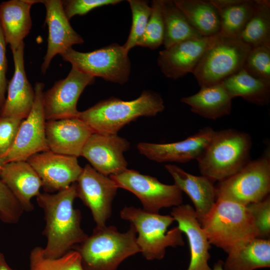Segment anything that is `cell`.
<instances>
[{
	"label": "cell",
	"mask_w": 270,
	"mask_h": 270,
	"mask_svg": "<svg viewBox=\"0 0 270 270\" xmlns=\"http://www.w3.org/2000/svg\"><path fill=\"white\" fill-rule=\"evenodd\" d=\"M76 198V182L58 192H40L36 196L38 205L44 213L45 226L42 234L46 239L43 248L45 257L60 258L88 236L81 227L80 212L74 207Z\"/></svg>",
	"instance_id": "1"
},
{
	"label": "cell",
	"mask_w": 270,
	"mask_h": 270,
	"mask_svg": "<svg viewBox=\"0 0 270 270\" xmlns=\"http://www.w3.org/2000/svg\"><path fill=\"white\" fill-rule=\"evenodd\" d=\"M164 108V102L160 94L144 90L132 100L110 98L100 101L80 112L78 118L94 132L117 134L122 128L138 118L155 116Z\"/></svg>",
	"instance_id": "2"
},
{
	"label": "cell",
	"mask_w": 270,
	"mask_h": 270,
	"mask_svg": "<svg viewBox=\"0 0 270 270\" xmlns=\"http://www.w3.org/2000/svg\"><path fill=\"white\" fill-rule=\"evenodd\" d=\"M200 224L210 244L227 254L258 236L254 218L247 206L224 199L216 198Z\"/></svg>",
	"instance_id": "3"
},
{
	"label": "cell",
	"mask_w": 270,
	"mask_h": 270,
	"mask_svg": "<svg viewBox=\"0 0 270 270\" xmlns=\"http://www.w3.org/2000/svg\"><path fill=\"white\" fill-rule=\"evenodd\" d=\"M136 236L132 224L125 232L114 226H96L72 250L79 253L83 270H116L126 258L140 252Z\"/></svg>",
	"instance_id": "4"
},
{
	"label": "cell",
	"mask_w": 270,
	"mask_h": 270,
	"mask_svg": "<svg viewBox=\"0 0 270 270\" xmlns=\"http://www.w3.org/2000/svg\"><path fill=\"white\" fill-rule=\"evenodd\" d=\"M252 141L244 132L228 128L214 133L197 160L200 172L213 182L234 174L250 160Z\"/></svg>",
	"instance_id": "5"
},
{
	"label": "cell",
	"mask_w": 270,
	"mask_h": 270,
	"mask_svg": "<svg viewBox=\"0 0 270 270\" xmlns=\"http://www.w3.org/2000/svg\"><path fill=\"white\" fill-rule=\"evenodd\" d=\"M120 216L134 226L140 252L148 260H161L165 256L166 248H176L184 244L182 232L178 226L167 230L174 221L171 215L126 206L120 210Z\"/></svg>",
	"instance_id": "6"
},
{
	"label": "cell",
	"mask_w": 270,
	"mask_h": 270,
	"mask_svg": "<svg viewBox=\"0 0 270 270\" xmlns=\"http://www.w3.org/2000/svg\"><path fill=\"white\" fill-rule=\"evenodd\" d=\"M250 48L238 38L214 36L192 72L199 86L222 82L242 69Z\"/></svg>",
	"instance_id": "7"
},
{
	"label": "cell",
	"mask_w": 270,
	"mask_h": 270,
	"mask_svg": "<svg viewBox=\"0 0 270 270\" xmlns=\"http://www.w3.org/2000/svg\"><path fill=\"white\" fill-rule=\"evenodd\" d=\"M215 187L216 198L244 206L264 200L270 191L269 147L260 158L250 160L237 172L218 182Z\"/></svg>",
	"instance_id": "8"
},
{
	"label": "cell",
	"mask_w": 270,
	"mask_h": 270,
	"mask_svg": "<svg viewBox=\"0 0 270 270\" xmlns=\"http://www.w3.org/2000/svg\"><path fill=\"white\" fill-rule=\"evenodd\" d=\"M60 55L72 67L94 78L119 84L128 80L131 64L128 52L122 46L113 44L88 52L70 48Z\"/></svg>",
	"instance_id": "9"
},
{
	"label": "cell",
	"mask_w": 270,
	"mask_h": 270,
	"mask_svg": "<svg viewBox=\"0 0 270 270\" xmlns=\"http://www.w3.org/2000/svg\"><path fill=\"white\" fill-rule=\"evenodd\" d=\"M109 176L118 188L128 190L137 196L142 210L147 212L158 213L162 208L182 204V192L174 184H164L155 177L128 168Z\"/></svg>",
	"instance_id": "10"
},
{
	"label": "cell",
	"mask_w": 270,
	"mask_h": 270,
	"mask_svg": "<svg viewBox=\"0 0 270 270\" xmlns=\"http://www.w3.org/2000/svg\"><path fill=\"white\" fill-rule=\"evenodd\" d=\"M44 86L42 82L36 83L32 108L28 116L22 121L12 146L0 156V165L14 161H26L34 154L49 150L45 132Z\"/></svg>",
	"instance_id": "11"
},
{
	"label": "cell",
	"mask_w": 270,
	"mask_h": 270,
	"mask_svg": "<svg viewBox=\"0 0 270 270\" xmlns=\"http://www.w3.org/2000/svg\"><path fill=\"white\" fill-rule=\"evenodd\" d=\"M76 182L77 198L90 210L96 226H106L118 188L114 182L86 164Z\"/></svg>",
	"instance_id": "12"
},
{
	"label": "cell",
	"mask_w": 270,
	"mask_h": 270,
	"mask_svg": "<svg viewBox=\"0 0 270 270\" xmlns=\"http://www.w3.org/2000/svg\"><path fill=\"white\" fill-rule=\"evenodd\" d=\"M94 78L72 66L66 78L56 82L44 93L46 121L78 118L79 97L86 86L94 82Z\"/></svg>",
	"instance_id": "13"
},
{
	"label": "cell",
	"mask_w": 270,
	"mask_h": 270,
	"mask_svg": "<svg viewBox=\"0 0 270 270\" xmlns=\"http://www.w3.org/2000/svg\"><path fill=\"white\" fill-rule=\"evenodd\" d=\"M77 158L48 150L34 154L26 161L40 178L44 192L52 194L76 182L83 169Z\"/></svg>",
	"instance_id": "14"
},
{
	"label": "cell",
	"mask_w": 270,
	"mask_h": 270,
	"mask_svg": "<svg viewBox=\"0 0 270 270\" xmlns=\"http://www.w3.org/2000/svg\"><path fill=\"white\" fill-rule=\"evenodd\" d=\"M130 147L129 142L118 134L94 132L86 142L81 156L98 172L108 176L127 169L124 154Z\"/></svg>",
	"instance_id": "15"
},
{
	"label": "cell",
	"mask_w": 270,
	"mask_h": 270,
	"mask_svg": "<svg viewBox=\"0 0 270 270\" xmlns=\"http://www.w3.org/2000/svg\"><path fill=\"white\" fill-rule=\"evenodd\" d=\"M214 132L206 126L182 141L166 144L142 142L137 144V148L140 154L158 162L186 163L200 157Z\"/></svg>",
	"instance_id": "16"
},
{
	"label": "cell",
	"mask_w": 270,
	"mask_h": 270,
	"mask_svg": "<svg viewBox=\"0 0 270 270\" xmlns=\"http://www.w3.org/2000/svg\"><path fill=\"white\" fill-rule=\"evenodd\" d=\"M213 36L188 40L160 51L158 64L162 72L174 80L192 73Z\"/></svg>",
	"instance_id": "17"
},
{
	"label": "cell",
	"mask_w": 270,
	"mask_h": 270,
	"mask_svg": "<svg viewBox=\"0 0 270 270\" xmlns=\"http://www.w3.org/2000/svg\"><path fill=\"white\" fill-rule=\"evenodd\" d=\"M46 9V22L48 29V48L41 70L45 73L53 58L61 54L72 46L84 42L82 38L72 28L60 0H42Z\"/></svg>",
	"instance_id": "18"
},
{
	"label": "cell",
	"mask_w": 270,
	"mask_h": 270,
	"mask_svg": "<svg viewBox=\"0 0 270 270\" xmlns=\"http://www.w3.org/2000/svg\"><path fill=\"white\" fill-rule=\"evenodd\" d=\"M45 132L49 150L76 158L81 156L86 142L94 133L78 118L46 120Z\"/></svg>",
	"instance_id": "19"
},
{
	"label": "cell",
	"mask_w": 270,
	"mask_h": 270,
	"mask_svg": "<svg viewBox=\"0 0 270 270\" xmlns=\"http://www.w3.org/2000/svg\"><path fill=\"white\" fill-rule=\"evenodd\" d=\"M170 215L188 240L190 258L187 270H212L208 265L210 243L194 208L188 204H182L173 207Z\"/></svg>",
	"instance_id": "20"
},
{
	"label": "cell",
	"mask_w": 270,
	"mask_h": 270,
	"mask_svg": "<svg viewBox=\"0 0 270 270\" xmlns=\"http://www.w3.org/2000/svg\"><path fill=\"white\" fill-rule=\"evenodd\" d=\"M24 43L12 52L14 72L8 86L7 97L0 116L14 117L24 120L32 108L35 92L24 70Z\"/></svg>",
	"instance_id": "21"
},
{
	"label": "cell",
	"mask_w": 270,
	"mask_h": 270,
	"mask_svg": "<svg viewBox=\"0 0 270 270\" xmlns=\"http://www.w3.org/2000/svg\"><path fill=\"white\" fill-rule=\"evenodd\" d=\"M0 178L14 194L24 212L34 210L31 200L40 193L42 182L27 161H14L3 164Z\"/></svg>",
	"instance_id": "22"
},
{
	"label": "cell",
	"mask_w": 270,
	"mask_h": 270,
	"mask_svg": "<svg viewBox=\"0 0 270 270\" xmlns=\"http://www.w3.org/2000/svg\"><path fill=\"white\" fill-rule=\"evenodd\" d=\"M174 184L187 194L192 202L197 218L200 224L209 212L216 200L214 182L204 176H195L173 164L165 165Z\"/></svg>",
	"instance_id": "23"
},
{
	"label": "cell",
	"mask_w": 270,
	"mask_h": 270,
	"mask_svg": "<svg viewBox=\"0 0 270 270\" xmlns=\"http://www.w3.org/2000/svg\"><path fill=\"white\" fill-rule=\"evenodd\" d=\"M40 2L42 0H10L0 4V26L12 52L24 44L32 25L30 8Z\"/></svg>",
	"instance_id": "24"
},
{
	"label": "cell",
	"mask_w": 270,
	"mask_h": 270,
	"mask_svg": "<svg viewBox=\"0 0 270 270\" xmlns=\"http://www.w3.org/2000/svg\"><path fill=\"white\" fill-rule=\"evenodd\" d=\"M232 100L220 82L200 87L198 92L182 98L180 102L190 106L193 112L205 118L216 120L230 114Z\"/></svg>",
	"instance_id": "25"
},
{
	"label": "cell",
	"mask_w": 270,
	"mask_h": 270,
	"mask_svg": "<svg viewBox=\"0 0 270 270\" xmlns=\"http://www.w3.org/2000/svg\"><path fill=\"white\" fill-rule=\"evenodd\" d=\"M224 270H255L270 267V240L255 238L228 254Z\"/></svg>",
	"instance_id": "26"
},
{
	"label": "cell",
	"mask_w": 270,
	"mask_h": 270,
	"mask_svg": "<svg viewBox=\"0 0 270 270\" xmlns=\"http://www.w3.org/2000/svg\"><path fill=\"white\" fill-rule=\"evenodd\" d=\"M176 6L186 19L202 36L218 34L220 21L218 12L210 0H174Z\"/></svg>",
	"instance_id": "27"
},
{
	"label": "cell",
	"mask_w": 270,
	"mask_h": 270,
	"mask_svg": "<svg viewBox=\"0 0 270 270\" xmlns=\"http://www.w3.org/2000/svg\"><path fill=\"white\" fill-rule=\"evenodd\" d=\"M222 82L232 98L240 96L248 102L259 106L270 103V82L256 78L243 68Z\"/></svg>",
	"instance_id": "28"
},
{
	"label": "cell",
	"mask_w": 270,
	"mask_h": 270,
	"mask_svg": "<svg viewBox=\"0 0 270 270\" xmlns=\"http://www.w3.org/2000/svg\"><path fill=\"white\" fill-rule=\"evenodd\" d=\"M162 15L165 48L184 40L202 36L190 26L173 0H162Z\"/></svg>",
	"instance_id": "29"
},
{
	"label": "cell",
	"mask_w": 270,
	"mask_h": 270,
	"mask_svg": "<svg viewBox=\"0 0 270 270\" xmlns=\"http://www.w3.org/2000/svg\"><path fill=\"white\" fill-rule=\"evenodd\" d=\"M255 2L254 10L238 37L250 48L270 46V1Z\"/></svg>",
	"instance_id": "30"
},
{
	"label": "cell",
	"mask_w": 270,
	"mask_h": 270,
	"mask_svg": "<svg viewBox=\"0 0 270 270\" xmlns=\"http://www.w3.org/2000/svg\"><path fill=\"white\" fill-rule=\"evenodd\" d=\"M255 7V0H238L230 6L217 9L220 21L218 35L238 38Z\"/></svg>",
	"instance_id": "31"
},
{
	"label": "cell",
	"mask_w": 270,
	"mask_h": 270,
	"mask_svg": "<svg viewBox=\"0 0 270 270\" xmlns=\"http://www.w3.org/2000/svg\"><path fill=\"white\" fill-rule=\"evenodd\" d=\"M28 270H83L79 253L72 250L56 258H46L43 248L36 246L30 252Z\"/></svg>",
	"instance_id": "32"
},
{
	"label": "cell",
	"mask_w": 270,
	"mask_h": 270,
	"mask_svg": "<svg viewBox=\"0 0 270 270\" xmlns=\"http://www.w3.org/2000/svg\"><path fill=\"white\" fill-rule=\"evenodd\" d=\"M132 14V24L127 40L122 46L128 52L137 46V43L142 36L148 23L151 12L148 2L142 0H128Z\"/></svg>",
	"instance_id": "33"
},
{
	"label": "cell",
	"mask_w": 270,
	"mask_h": 270,
	"mask_svg": "<svg viewBox=\"0 0 270 270\" xmlns=\"http://www.w3.org/2000/svg\"><path fill=\"white\" fill-rule=\"evenodd\" d=\"M151 14L144 34L137 46L154 50L163 44L164 24L162 15V0L152 2Z\"/></svg>",
	"instance_id": "34"
},
{
	"label": "cell",
	"mask_w": 270,
	"mask_h": 270,
	"mask_svg": "<svg viewBox=\"0 0 270 270\" xmlns=\"http://www.w3.org/2000/svg\"><path fill=\"white\" fill-rule=\"evenodd\" d=\"M242 68L256 78L270 82V46L251 48Z\"/></svg>",
	"instance_id": "35"
},
{
	"label": "cell",
	"mask_w": 270,
	"mask_h": 270,
	"mask_svg": "<svg viewBox=\"0 0 270 270\" xmlns=\"http://www.w3.org/2000/svg\"><path fill=\"white\" fill-rule=\"evenodd\" d=\"M24 212L18 201L0 178V220L5 224H17Z\"/></svg>",
	"instance_id": "36"
},
{
	"label": "cell",
	"mask_w": 270,
	"mask_h": 270,
	"mask_svg": "<svg viewBox=\"0 0 270 270\" xmlns=\"http://www.w3.org/2000/svg\"><path fill=\"white\" fill-rule=\"evenodd\" d=\"M250 210L258 230L257 238L269 239L270 235V198L246 206Z\"/></svg>",
	"instance_id": "37"
},
{
	"label": "cell",
	"mask_w": 270,
	"mask_h": 270,
	"mask_svg": "<svg viewBox=\"0 0 270 270\" xmlns=\"http://www.w3.org/2000/svg\"><path fill=\"white\" fill-rule=\"evenodd\" d=\"M22 120L17 118L0 116V156L13 145Z\"/></svg>",
	"instance_id": "38"
},
{
	"label": "cell",
	"mask_w": 270,
	"mask_h": 270,
	"mask_svg": "<svg viewBox=\"0 0 270 270\" xmlns=\"http://www.w3.org/2000/svg\"><path fill=\"white\" fill-rule=\"evenodd\" d=\"M120 0H68L62 1L65 14L70 20L76 15H84L92 10L120 3Z\"/></svg>",
	"instance_id": "39"
},
{
	"label": "cell",
	"mask_w": 270,
	"mask_h": 270,
	"mask_svg": "<svg viewBox=\"0 0 270 270\" xmlns=\"http://www.w3.org/2000/svg\"><path fill=\"white\" fill-rule=\"evenodd\" d=\"M6 44L2 28L0 26V115L6 101V92L7 90L6 74L8 62L6 56Z\"/></svg>",
	"instance_id": "40"
},
{
	"label": "cell",
	"mask_w": 270,
	"mask_h": 270,
	"mask_svg": "<svg viewBox=\"0 0 270 270\" xmlns=\"http://www.w3.org/2000/svg\"><path fill=\"white\" fill-rule=\"evenodd\" d=\"M0 270H16L11 268L6 262L4 254L0 252Z\"/></svg>",
	"instance_id": "41"
},
{
	"label": "cell",
	"mask_w": 270,
	"mask_h": 270,
	"mask_svg": "<svg viewBox=\"0 0 270 270\" xmlns=\"http://www.w3.org/2000/svg\"><path fill=\"white\" fill-rule=\"evenodd\" d=\"M224 262L222 260H218L214 266L212 270H224Z\"/></svg>",
	"instance_id": "42"
},
{
	"label": "cell",
	"mask_w": 270,
	"mask_h": 270,
	"mask_svg": "<svg viewBox=\"0 0 270 270\" xmlns=\"http://www.w3.org/2000/svg\"><path fill=\"white\" fill-rule=\"evenodd\" d=\"M2 166L0 165V170L2 169Z\"/></svg>",
	"instance_id": "43"
}]
</instances>
